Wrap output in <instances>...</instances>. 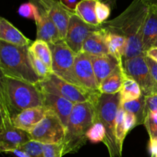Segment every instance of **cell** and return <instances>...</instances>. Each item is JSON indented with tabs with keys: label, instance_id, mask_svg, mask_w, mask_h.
Wrapping results in <instances>:
<instances>
[{
	"label": "cell",
	"instance_id": "2",
	"mask_svg": "<svg viewBox=\"0 0 157 157\" xmlns=\"http://www.w3.org/2000/svg\"><path fill=\"white\" fill-rule=\"evenodd\" d=\"M0 105L13 119L23 110L44 106L42 92L38 85L1 75Z\"/></svg>",
	"mask_w": 157,
	"mask_h": 157
},
{
	"label": "cell",
	"instance_id": "10",
	"mask_svg": "<svg viewBox=\"0 0 157 157\" xmlns=\"http://www.w3.org/2000/svg\"><path fill=\"white\" fill-rule=\"evenodd\" d=\"M1 131H0V150L10 153L23 144L31 140L28 132L14 126L12 119L4 107L0 105Z\"/></svg>",
	"mask_w": 157,
	"mask_h": 157
},
{
	"label": "cell",
	"instance_id": "1",
	"mask_svg": "<svg viewBox=\"0 0 157 157\" xmlns=\"http://www.w3.org/2000/svg\"><path fill=\"white\" fill-rule=\"evenodd\" d=\"M150 6L147 0H133L121 15L101 25L107 32L126 38L127 49L124 61L144 54L143 37Z\"/></svg>",
	"mask_w": 157,
	"mask_h": 157
},
{
	"label": "cell",
	"instance_id": "34",
	"mask_svg": "<svg viewBox=\"0 0 157 157\" xmlns=\"http://www.w3.org/2000/svg\"><path fill=\"white\" fill-rule=\"evenodd\" d=\"M44 157H62V144H44Z\"/></svg>",
	"mask_w": 157,
	"mask_h": 157
},
{
	"label": "cell",
	"instance_id": "28",
	"mask_svg": "<svg viewBox=\"0 0 157 157\" xmlns=\"http://www.w3.org/2000/svg\"><path fill=\"white\" fill-rule=\"evenodd\" d=\"M18 15L29 19H32L37 22L41 18L40 9L32 2H25L19 6L18 9Z\"/></svg>",
	"mask_w": 157,
	"mask_h": 157
},
{
	"label": "cell",
	"instance_id": "24",
	"mask_svg": "<svg viewBox=\"0 0 157 157\" xmlns=\"http://www.w3.org/2000/svg\"><path fill=\"white\" fill-rule=\"evenodd\" d=\"M121 95V104L134 101L142 96L140 87L135 80L130 78L126 74L123 87L120 92Z\"/></svg>",
	"mask_w": 157,
	"mask_h": 157
},
{
	"label": "cell",
	"instance_id": "3",
	"mask_svg": "<svg viewBox=\"0 0 157 157\" xmlns=\"http://www.w3.org/2000/svg\"><path fill=\"white\" fill-rule=\"evenodd\" d=\"M0 70L2 76L38 85L43 81L34 70L29 46H18L0 41Z\"/></svg>",
	"mask_w": 157,
	"mask_h": 157
},
{
	"label": "cell",
	"instance_id": "21",
	"mask_svg": "<svg viewBox=\"0 0 157 157\" xmlns=\"http://www.w3.org/2000/svg\"><path fill=\"white\" fill-rule=\"evenodd\" d=\"M157 38V4H150L144 26L143 52L153 47Z\"/></svg>",
	"mask_w": 157,
	"mask_h": 157
},
{
	"label": "cell",
	"instance_id": "15",
	"mask_svg": "<svg viewBox=\"0 0 157 157\" xmlns=\"http://www.w3.org/2000/svg\"><path fill=\"white\" fill-rule=\"evenodd\" d=\"M48 110V109L44 106L27 109L15 116L12 119V122L15 127L29 133L44 119Z\"/></svg>",
	"mask_w": 157,
	"mask_h": 157
},
{
	"label": "cell",
	"instance_id": "38",
	"mask_svg": "<svg viewBox=\"0 0 157 157\" xmlns=\"http://www.w3.org/2000/svg\"><path fill=\"white\" fill-rule=\"evenodd\" d=\"M144 55L146 57L153 60L154 61L157 62V47H151L149 48L147 52H144Z\"/></svg>",
	"mask_w": 157,
	"mask_h": 157
},
{
	"label": "cell",
	"instance_id": "12",
	"mask_svg": "<svg viewBox=\"0 0 157 157\" xmlns=\"http://www.w3.org/2000/svg\"><path fill=\"white\" fill-rule=\"evenodd\" d=\"M99 27L87 24L75 13L71 17L64 41L75 53L78 54L82 50L83 44L89 35Z\"/></svg>",
	"mask_w": 157,
	"mask_h": 157
},
{
	"label": "cell",
	"instance_id": "8",
	"mask_svg": "<svg viewBox=\"0 0 157 157\" xmlns=\"http://www.w3.org/2000/svg\"><path fill=\"white\" fill-rule=\"evenodd\" d=\"M31 140L43 144H62L66 133V127L59 117L48 110L45 117L30 132Z\"/></svg>",
	"mask_w": 157,
	"mask_h": 157
},
{
	"label": "cell",
	"instance_id": "22",
	"mask_svg": "<svg viewBox=\"0 0 157 157\" xmlns=\"http://www.w3.org/2000/svg\"><path fill=\"white\" fill-rule=\"evenodd\" d=\"M105 40L108 48L109 55L117 58L120 63H124V58L127 49L126 38L118 34L105 31Z\"/></svg>",
	"mask_w": 157,
	"mask_h": 157
},
{
	"label": "cell",
	"instance_id": "9",
	"mask_svg": "<svg viewBox=\"0 0 157 157\" xmlns=\"http://www.w3.org/2000/svg\"><path fill=\"white\" fill-rule=\"evenodd\" d=\"M126 74L136 81L144 96L157 94V84L153 79L144 54L124 61Z\"/></svg>",
	"mask_w": 157,
	"mask_h": 157
},
{
	"label": "cell",
	"instance_id": "37",
	"mask_svg": "<svg viewBox=\"0 0 157 157\" xmlns=\"http://www.w3.org/2000/svg\"><path fill=\"white\" fill-rule=\"evenodd\" d=\"M146 60H147V64H148L149 68L150 70V73H151L153 79L157 84V62L150 59V58H147V57H146Z\"/></svg>",
	"mask_w": 157,
	"mask_h": 157
},
{
	"label": "cell",
	"instance_id": "31",
	"mask_svg": "<svg viewBox=\"0 0 157 157\" xmlns=\"http://www.w3.org/2000/svg\"><path fill=\"white\" fill-rule=\"evenodd\" d=\"M18 149L25 152L31 157H44V144L37 141H29Z\"/></svg>",
	"mask_w": 157,
	"mask_h": 157
},
{
	"label": "cell",
	"instance_id": "43",
	"mask_svg": "<svg viewBox=\"0 0 157 157\" xmlns=\"http://www.w3.org/2000/svg\"><path fill=\"white\" fill-rule=\"evenodd\" d=\"M153 46H154V47H157V38H156V41H155L154 44H153Z\"/></svg>",
	"mask_w": 157,
	"mask_h": 157
},
{
	"label": "cell",
	"instance_id": "27",
	"mask_svg": "<svg viewBox=\"0 0 157 157\" xmlns=\"http://www.w3.org/2000/svg\"><path fill=\"white\" fill-rule=\"evenodd\" d=\"M125 113L126 111L123 108L121 104L116 121V140L118 150L121 155H122L123 144H124V139L127 134L125 128Z\"/></svg>",
	"mask_w": 157,
	"mask_h": 157
},
{
	"label": "cell",
	"instance_id": "14",
	"mask_svg": "<svg viewBox=\"0 0 157 157\" xmlns=\"http://www.w3.org/2000/svg\"><path fill=\"white\" fill-rule=\"evenodd\" d=\"M41 90L42 92L44 107L56 113L61 120L65 127H67V121L75 104L60 96L58 94L47 91L42 89H41Z\"/></svg>",
	"mask_w": 157,
	"mask_h": 157
},
{
	"label": "cell",
	"instance_id": "29",
	"mask_svg": "<svg viewBox=\"0 0 157 157\" xmlns=\"http://www.w3.org/2000/svg\"><path fill=\"white\" fill-rule=\"evenodd\" d=\"M106 138V129L100 121H97L87 133V139L91 143L97 144L104 142Z\"/></svg>",
	"mask_w": 157,
	"mask_h": 157
},
{
	"label": "cell",
	"instance_id": "23",
	"mask_svg": "<svg viewBox=\"0 0 157 157\" xmlns=\"http://www.w3.org/2000/svg\"><path fill=\"white\" fill-rule=\"evenodd\" d=\"M98 0H81L75 8V13L84 21L90 25L99 27L96 15V4Z\"/></svg>",
	"mask_w": 157,
	"mask_h": 157
},
{
	"label": "cell",
	"instance_id": "7",
	"mask_svg": "<svg viewBox=\"0 0 157 157\" xmlns=\"http://www.w3.org/2000/svg\"><path fill=\"white\" fill-rule=\"evenodd\" d=\"M52 52V71L67 82L81 87L75 73V61L76 53L73 52L64 40L49 44Z\"/></svg>",
	"mask_w": 157,
	"mask_h": 157
},
{
	"label": "cell",
	"instance_id": "16",
	"mask_svg": "<svg viewBox=\"0 0 157 157\" xmlns=\"http://www.w3.org/2000/svg\"><path fill=\"white\" fill-rule=\"evenodd\" d=\"M41 18L36 23V40H41L48 44H56L62 41L59 29L53 20L41 9Z\"/></svg>",
	"mask_w": 157,
	"mask_h": 157
},
{
	"label": "cell",
	"instance_id": "20",
	"mask_svg": "<svg viewBox=\"0 0 157 157\" xmlns=\"http://www.w3.org/2000/svg\"><path fill=\"white\" fill-rule=\"evenodd\" d=\"M126 72L124 68V63H121L110 75H109L99 86L101 94H114L120 93L124 82Z\"/></svg>",
	"mask_w": 157,
	"mask_h": 157
},
{
	"label": "cell",
	"instance_id": "25",
	"mask_svg": "<svg viewBox=\"0 0 157 157\" xmlns=\"http://www.w3.org/2000/svg\"><path fill=\"white\" fill-rule=\"evenodd\" d=\"M29 51L52 69V52L47 42L41 40H35L29 46Z\"/></svg>",
	"mask_w": 157,
	"mask_h": 157
},
{
	"label": "cell",
	"instance_id": "44",
	"mask_svg": "<svg viewBox=\"0 0 157 157\" xmlns=\"http://www.w3.org/2000/svg\"><path fill=\"white\" fill-rule=\"evenodd\" d=\"M147 1H149V0H147Z\"/></svg>",
	"mask_w": 157,
	"mask_h": 157
},
{
	"label": "cell",
	"instance_id": "35",
	"mask_svg": "<svg viewBox=\"0 0 157 157\" xmlns=\"http://www.w3.org/2000/svg\"><path fill=\"white\" fill-rule=\"evenodd\" d=\"M145 114L148 112H157V94L145 97ZM146 118V117H145Z\"/></svg>",
	"mask_w": 157,
	"mask_h": 157
},
{
	"label": "cell",
	"instance_id": "5",
	"mask_svg": "<svg viewBox=\"0 0 157 157\" xmlns=\"http://www.w3.org/2000/svg\"><path fill=\"white\" fill-rule=\"evenodd\" d=\"M121 104L120 93L114 94H101L96 103L97 121L106 129L104 144L108 150L110 157H121L116 140V121Z\"/></svg>",
	"mask_w": 157,
	"mask_h": 157
},
{
	"label": "cell",
	"instance_id": "19",
	"mask_svg": "<svg viewBox=\"0 0 157 157\" xmlns=\"http://www.w3.org/2000/svg\"><path fill=\"white\" fill-rule=\"evenodd\" d=\"M90 57L99 86L102 81L121 64L117 58L110 55H101V56L90 55Z\"/></svg>",
	"mask_w": 157,
	"mask_h": 157
},
{
	"label": "cell",
	"instance_id": "11",
	"mask_svg": "<svg viewBox=\"0 0 157 157\" xmlns=\"http://www.w3.org/2000/svg\"><path fill=\"white\" fill-rule=\"evenodd\" d=\"M40 9L44 11L59 29L62 40H64L67 32L69 21L75 9L67 7L61 0H31Z\"/></svg>",
	"mask_w": 157,
	"mask_h": 157
},
{
	"label": "cell",
	"instance_id": "4",
	"mask_svg": "<svg viewBox=\"0 0 157 157\" xmlns=\"http://www.w3.org/2000/svg\"><path fill=\"white\" fill-rule=\"evenodd\" d=\"M96 104L84 102L74 106L62 142L63 156L77 153L87 143V133L97 121Z\"/></svg>",
	"mask_w": 157,
	"mask_h": 157
},
{
	"label": "cell",
	"instance_id": "36",
	"mask_svg": "<svg viewBox=\"0 0 157 157\" xmlns=\"http://www.w3.org/2000/svg\"><path fill=\"white\" fill-rule=\"evenodd\" d=\"M137 126V118L133 113L130 112H126L125 113V128L126 131L128 133L130 130Z\"/></svg>",
	"mask_w": 157,
	"mask_h": 157
},
{
	"label": "cell",
	"instance_id": "42",
	"mask_svg": "<svg viewBox=\"0 0 157 157\" xmlns=\"http://www.w3.org/2000/svg\"><path fill=\"white\" fill-rule=\"evenodd\" d=\"M100 1L102 2L106 3L107 5H108L111 9H114V8L116 7L117 0H100Z\"/></svg>",
	"mask_w": 157,
	"mask_h": 157
},
{
	"label": "cell",
	"instance_id": "30",
	"mask_svg": "<svg viewBox=\"0 0 157 157\" xmlns=\"http://www.w3.org/2000/svg\"><path fill=\"white\" fill-rule=\"evenodd\" d=\"M29 55H30L31 62L33 66L34 70L35 71L38 76L42 78L43 80L49 78L53 74L52 69H51L46 64L41 61L39 58H37L32 52L29 51Z\"/></svg>",
	"mask_w": 157,
	"mask_h": 157
},
{
	"label": "cell",
	"instance_id": "6",
	"mask_svg": "<svg viewBox=\"0 0 157 157\" xmlns=\"http://www.w3.org/2000/svg\"><path fill=\"white\" fill-rule=\"evenodd\" d=\"M38 86L42 90L58 94L75 104L84 102L96 104L101 94L100 91H94L67 82L54 74L41 81Z\"/></svg>",
	"mask_w": 157,
	"mask_h": 157
},
{
	"label": "cell",
	"instance_id": "18",
	"mask_svg": "<svg viewBox=\"0 0 157 157\" xmlns=\"http://www.w3.org/2000/svg\"><path fill=\"white\" fill-rule=\"evenodd\" d=\"M0 41L18 46H30L33 42L2 17L0 18Z\"/></svg>",
	"mask_w": 157,
	"mask_h": 157
},
{
	"label": "cell",
	"instance_id": "41",
	"mask_svg": "<svg viewBox=\"0 0 157 157\" xmlns=\"http://www.w3.org/2000/svg\"><path fill=\"white\" fill-rule=\"evenodd\" d=\"M67 7H69L71 9H75L76 6L78 5V3L79 2L78 0H61Z\"/></svg>",
	"mask_w": 157,
	"mask_h": 157
},
{
	"label": "cell",
	"instance_id": "39",
	"mask_svg": "<svg viewBox=\"0 0 157 157\" xmlns=\"http://www.w3.org/2000/svg\"><path fill=\"white\" fill-rule=\"evenodd\" d=\"M150 148L151 157H157V140L150 141Z\"/></svg>",
	"mask_w": 157,
	"mask_h": 157
},
{
	"label": "cell",
	"instance_id": "26",
	"mask_svg": "<svg viewBox=\"0 0 157 157\" xmlns=\"http://www.w3.org/2000/svg\"><path fill=\"white\" fill-rule=\"evenodd\" d=\"M121 105L126 112H130V113H133L136 117L137 126L144 124L146 117L145 96L142 95L138 99L124 103V104H121Z\"/></svg>",
	"mask_w": 157,
	"mask_h": 157
},
{
	"label": "cell",
	"instance_id": "40",
	"mask_svg": "<svg viewBox=\"0 0 157 157\" xmlns=\"http://www.w3.org/2000/svg\"><path fill=\"white\" fill-rule=\"evenodd\" d=\"M10 153H12L14 156H15L16 157H31L28 153H26L25 152H24L23 150H19V149H16V150H12Z\"/></svg>",
	"mask_w": 157,
	"mask_h": 157
},
{
	"label": "cell",
	"instance_id": "17",
	"mask_svg": "<svg viewBox=\"0 0 157 157\" xmlns=\"http://www.w3.org/2000/svg\"><path fill=\"white\" fill-rule=\"evenodd\" d=\"M81 52L94 56L109 55L105 40V31L101 26L89 35L83 44Z\"/></svg>",
	"mask_w": 157,
	"mask_h": 157
},
{
	"label": "cell",
	"instance_id": "32",
	"mask_svg": "<svg viewBox=\"0 0 157 157\" xmlns=\"http://www.w3.org/2000/svg\"><path fill=\"white\" fill-rule=\"evenodd\" d=\"M144 125L150 136V141L157 140V112H148L146 115Z\"/></svg>",
	"mask_w": 157,
	"mask_h": 157
},
{
	"label": "cell",
	"instance_id": "33",
	"mask_svg": "<svg viewBox=\"0 0 157 157\" xmlns=\"http://www.w3.org/2000/svg\"><path fill=\"white\" fill-rule=\"evenodd\" d=\"M95 11H96V15L98 23L101 25L104 22L107 21V19L109 18L110 12H111V9L108 5L98 0L96 4Z\"/></svg>",
	"mask_w": 157,
	"mask_h": 157
},
{
	"label": "cell",
	"instance_id": "13",
	"mask_svg": "<svg viewBox=\"0 0 157 157\" xmlns=\"http://www.w3.org/2000/svg\"><path fill=\"white\" fill-rule=\"evenodd\" d=\"M74 67L75 76L81 87L94 91H99V85L90 55L82 52L77 54Z\"/></svg>",
	"mask_w": 157,
	"mask_h": 157
}]
</instances>
